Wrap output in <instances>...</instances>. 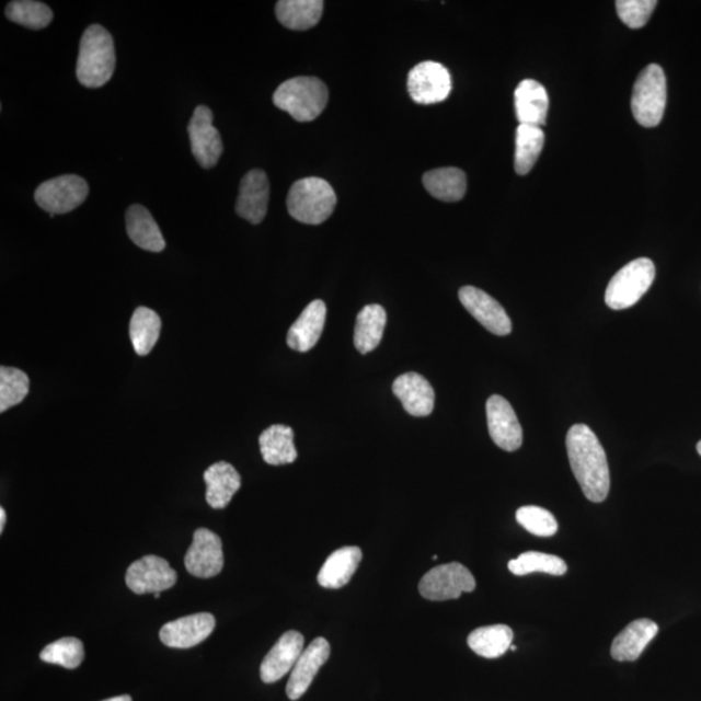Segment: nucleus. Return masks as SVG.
<instances>
[{
	"label": "nucleus",
	"mask_w": 701,
	"mask_h": 701,
	"mask_svg": "<svg viewBox=\"0 0 701 701\" xmlns=\"http://www.w3.org/2000/svg\"><path fill=\"white\" fill-rule=\"evenodd\" d=\"M566 450L572 471L587 499L605 502L611 489V473L598 437L587 425H574L567 432Z\"/></svg>",
	"instance_id": "obj_1"
},
{
	"label": "nucleus",
	"mask_w": 701,
	"mask_h": 701,
	"mask_svg": "<svg viewBox=\"0 0 701 701\" xmlns=\"http://www.w3.org/2000/svg\"><path fill=\"white\" fill-rule=\"evenodd\" d=\"M115 68L114 38L103 26L90 25L81 38L77 79L85 88H102L114 76Z\"/></svg>",
	"instance_id": "obj_2"
},
{
	"label": "nucleus",
	"mask_w": 701,
	"mask_h": 701,
	"mask_svg": "<svg viewBox=\"0 0 701 701\" xmlns=\"http://www.w3.org/2000/svg\"><path fill=\"white\" fill-rule=\"evenodd\" d=\"M327 101L329 90L315 77H296L279 85L273 94L276 107L299 123L315 120L324 112Z\"/></svg>",
	"instance_id": "obj_3"
},
{
	"label": "nucleus",
	"mask_w": 701,
	"mask_h": 701,
	"mask_svg": "<svg viewBox=\"0 0 701 701\" xmlns=\"http://www.w3.org/2000/svg\"><path fill=\"white\" fill-rule=\"evenodd\" d=\"M336 195L329 182L318 177L299 180L287 195V209L294 219L320 226L334 212Z\"/></svg>",
	"instance_id": "obj_4"
},
{
	"label": "nucleus",
	"mask_w": 701,
	"mask_h": 701,
	"mask_svg": "<svg viewBox=\"0 0 701 701\" xmlns=\"http://www.w3.org/2000/svg\"><path fill=\"white\" fill-rule=\"evenodd\" d=\"M655 275V264L647 257L636 258L623 266L608 284L607 306L616 311L635 306L654 284Z\"/></svg>",
	"instance_id": "obj_5"
},
{
	"label": "nucleus",
	"mask_w": 701,
	"mask_h": 701,
	"mask_svg": "<svg viewBox=\"0 0 701 701\" xmlns=\"http://www.w3.org/2000/svg\"><path fill=\"white\" fill-rule=\"evenodd\" d=\"M666 107V79L660 66L644 68L635 81L631 111L637 124L655 128L662 123Z\"/></svg>",
	"instance_id": "obj_6"
},
{
	"label": "nucleus",
	"mask_w": 701,
	"mask_h": 701,
	"mask_svg": "<svg viewBox=\"0 0 701 701\" xmlns=\"http://www.w3.org/2000/svg\"><path fill=\"white\" fill-rule=\"evenodd\" d=\"M89 185L76 174H65L48 180L35 191L37 205L50 215H65L87 200Z\"/></svg>",
	"instance_id": "obj_7"
},
{
	"label": "nucleus",
	"mask_w": 701,
	"mask_h": 701,
	"mask_svg": "<svg viewBox=\"0 0 701 701\" xmlns=\"http://www.w3.org/2000/svg\"><path fill=\"white\" fill-rule=\"evenodd\" d=\"M473 574L460 563L433 567L418 585L420 594L427 600L444 601L459 599L461 594L474 591Z\"/></svg>",
	"instance_id": "obj_8"
},
{
	"label": "nucleus",
	"mask_w": 701,
	"mask_h": 701,
	"mask_svg": "<svg viewBox=\"0 0 701 701\" xmlns=\"http://www.w3.org/2000/svg\"><path fill=\"white\" fill-rule=\"evenodd\" d=\"M409 93L418 104H436L447 100L451 93V74L437 61H423L409 74Z\"/></svg>",
	"instance_id": "obj_9"
},
{
	"label": "nucleus",
	"mask_w": 701,
	"mask_h": 701,
	"mask_svg": "<svg viewBox=\"0 0 701 701\" xmlns=\"http://www.w3.org/2000/svg\"><path fill=\"white\" fill-rule=\"evenodd\" d=\"M192 151L202 168H214L222 156L223 145L219 130L214 126V114L206 105L196 107L188 124Z\"/></svg>",
	"instance_id": "obj_10"
},
{
	"label": "nucleus",
	"mask_w": 701,
	"mask_h": 701,
	"mask_svg": "<svg viewBox=\"0 0 701 701\" xmlns=\"http://www.w3.org/2000/svg\"><path fill=\"white\" fill-rule=\"evenodd\" d=\"M125 581L135 594H156L172 588L177 582V573L165 559L149 555L129 566Z\"/></svg>",
	"instance_id": "obj_11"
},
{
	"label": "nucleus",
	"mask_w": 701,
	"mask_h": 701,
	"mask_svg": "<svg viewBox=\"0 0 701 701\" xmlns=\"http://www.w3.org/2000/svg\"><path fill=\"white\" fill-rule=\"evenodd\" d=\"M185 566L194 577H216L223 567V550L219 536L206 528L194 532V541L186 552Z\"/></svg>",
	"instance_id": "obj_12"
},
{
	"label": "nucleus",
	"mask_w": 701,
	"mask_h": 701,
	"mask_svg": "<svg viewBox=\"0 0 701 701\" xmlns=\"http://www.w3.org/2000/svg\"><path fill=\"white\" fill-rule=\"evenodd\" d=\"M487 424L491 439L502 450L514 452L522 445V427L509 402L493 395L486 404Z\"/></svg>",
	"instance_id": "obj_13"
},
{
	"label": "nucleus",
	"mask_w": 701,
	"mask_h": 701,
	"mask_svg": "<svg viewBox=\"0 0 701 701\" xmlns=\"http://www.w3.org/2000/svg\"><path fill=\"white\" fill-rule=\"evenodd\" d=\"M459 298L466 310L489 332L501 336L512 332V322L506 310L485 291L473 286H464L459 291Z\"/></svg>",
	"instance_id": "obj_14"
},
{
	"label": "nucleus",
	"mask_w": 701,
	"mask_h": 701,
	"mask_svg": "<svg viewBox=\"0 0 701 701\" xmlns=\"http://www.w3.org/2000/svg\"><path fill=\"white\" fill-rule=\"evenodd\" d=\"M215 628L214 614L196 613L165 623L159 636L168 647L192 648L205 642L214 633Z\"/></svg>",
	"instance_id": "obj_15"
},
{
	"label": "nucleus",
	"mask_w": 701,
	"mask_h": 701,
	"mask_svg": "<svg viewBox=\"0 0 701 701\" xmlns=\"http://www.w3.org/2000/svg\"><path fill=\"white\" fill-rule=\"evenodd\" d=\"M331 657V644L325 637H315L308 646L291 671L286 693L290 700H298L304 696L318 675L321 666Z\"/></svg>",
	"instance_id": "obj_16"
},
{
	"label": "nucleus",
	"mask_w": 701,
	"mask_h": 701,
	"mask_svg": "<svg viewBox=\"0 0 701 701\" xmlns=\"http://www.w3.org/2000/svg\"><path fill=\"white\" fill-rule=\"evenodd\" d=\"M304 651V636L298 631H287L265 656L261 666L264 683H275L294 669Z\"/></svg>",
	"instance_id": "obj_17"
},
{
	"label": "nucleus",
	"mask_w": 701,
	"mask_h": 701,
	"mask_svg": "<svg viewBox=\"0 0 701 701\" xmlns=\"http://www.w3.org/2000/svg\"><path fill=\"white\" fill-rule=\"evenodd\" d=\"M268 175L261 170L250 171L241 181L235 210L238 216L254 226L261 223L266 216L269 203Z\"/></svg>",
	"instance_id": "obj_18"
},
{
	"label": "nucleus",
	"mask_w": 701,
	"mask_h": 701,
	"mask_svg": "<svg viewBox=\"0 0 701 701\" xmlns=\"http://www.w3.org/2000/svg\"><path fill=\"white\" fill-rule=\"evenodd\" d=\"M392 391L411 416H429L434 410L436 392L429 381L415 371L398 377L392 384Z\"/></svg>",
	"instance_id": "obj_19"
},
{
	"label": "nucleus",
	"mask_w": 701,
	"mask_h": 701,
	"mask_svg": "<svg viewBox=\"0 0 701 701\" xmlns=\"http://www.w3.org/2000/svg\"><path fill=\"white\" fill-rule=\"evenodd\" d=\"M325 321L326 306L324 301L313 300L287 333V345L299 353L312 349L318 345L322 331H324Z\"/></svg>",
	"instance_id": "obj_20"
},
{
	"label": "nucleus",
	"mask_w": 701,
	"mask_h": 701,
	"mask_svg": "<svg viewBox=\"0 0 701 701\" xmlns=\"http://www.w3.org/2000/svg\"><path fill=\"white\" fill-rule=\"evenodd\" d=\"M658 633V627L647 619L635 620L614 637L611 654L616 662H635Z\"/></svg>",
	"instance_id": "obj_21"
},
{
	"label": "nucleus",
	"mask_w": 701,
	"mask_h": 701,
	"mask_svg": "<svg viewBox=\"0 0 701 701\" xmlns=\"http://www.w3.org/2000/svg\"><path fill=\"white\" fill-rule=\"evenodd\" d=\"M516 116L521 125H535L541 128L549 114V94L542 83L524 80L515 91Z\"/></svg>",
	"instance_id": "obj_22"
},
{
	"label": "nucleus",
	"mask_w": 701,
	"mask_h": 701,
	"mask_svg": "<svg viewBox=\"0 0 701 701\" xmlns=\"http://www.w3.org/2000/svg\"><path fill=\"white\" fill-rule=\"evenodd\" d=\"M363 559L359 547H342L329 556L318 576L319 585L331 590L345 587Z\"/></svg>",
	"instance_id": "obj_23"
},
{
	"label": "nucleus",
	"mask_w": 701,
	"mask_h": 701,
	"mask_svg": "<svg viewBox=\"0 0 701 701\" xmlns=\"http://www.w3.org/2000/svg\"><path fill=\"white\" fill-rule=\"evenodd\" d=\"M205 482L207 485L206 501L209 506L214 509H223L240 490L241 475L229 462L220 461L207 469Z\"/></svg>",
	"instance_id": "obj_24"
},
{
	"label": "nucleus",
	"mask_w": 701,
	"mask_h": 701,
	"mask_svg": "<svg viewBox=\"0 0 701 701\" xmlns=\"http://www.w3.org/2000/svg\"><path fill=\"white\" fill-rule=\"evenodd\" d=\"M126 231L139 249L151 252L165 249V241L156 219L143 206L135 205L126 210Z\"/></svg>",
	"instance_id": "obj_25"
},
{
	"label": "nucleus",
	"mask_w": 701,
	"mask_h": 701,
	"mask_svg": "<svg viewBox=\"0 0 701 701\" xmlns=\"http://www.w3.org/2000/svg\"><path fill=\"white\" fill-rule=\"evenodd\" d=\"M264 461L269 466H285L298 459L294 445V432L290 426L273 425L258 438Z\"/></svg>",
	"instance_id": "obj_26"
},
{
	"label": "nucleus",
	"mask_w": 701,
	"mask_h": 701,
	"mask_svg": "<svg viewBox=\"0 0 701 701\" xmlns=\"http://www.w3.org/2000/svg\"><path fill=\"white\" fill-rule=\"evenodd\" d=\"M324 2L321 0H279L276 15L291 31H307L320 23Z\"/></svg>",
	"instance_id": "obj_27"
},
{
	"label": "nucleus",
	"mask_w": 701,
	"mask_h": 701,
	"mask_svg": "<svg viewBox=\"0 0 701 701\" xmlns=\"http://www.w3.org/2000/svg\"><path fill=\"white\" fill-rule=\"evenodd\" d=\"M424 186L434 198L459 202L467 193V175L459 168H439L424 174Z\"/></svg>",
	"instance_id": "obj_28"
},
{
	"label": "nucleus",
	"mask_w": 701,
	"mask_h": 701,
	"mask_svg": "<svg viewBox=\"0 0 701 701\" xmlns=\"http://www.w3.org/2000/svg\"><path fill=\"white\" fill-rule=\"evenodd\" d=\"M386 319H388L386 311L378 304L364 307L357 314L354 342L360 354L371 353L380 345Z\"/></svg>",
	"instance_id": "obj_29"
},
{
	"label": "nucleus",
	"mask_w": 701,
	"mask_h": 701,
	"mask_svg": "<svg viewBox=\"0 0 701 701\" xmlns=\"http://www.w3.org/2000/svg\"><path fill=\"white\" fill-rule=\"evenodd\" d=\"M514 631L507 625H493L475 629L468 636V646L474 654L486 657H501L510 648Z\"/></svg>",
	"instance_id": "obj_30"
},
{
	"label": "nucleus",
	"mask_w": 701,
	"mask_h": 701,
	"mask_svg": "<svg viewBox=\"0 0 701 701\" xmlns=\"http://www.w3.org/2000/svg\"><path fill=\"white\" fill-rule=\"evenodd\" d=\"M161 332V320L150 308L139 307L133 313L129 326L131 345L139 356L149 355L156 347Z\"/></svg>",
	"instance_id": "obj_31"
},
{
	"label": "nucleus",
	"mask_w": 701,
	"mask_h": 701,
	"mask_svg": "<svg viewBox=\"0 0 701 701\" xmlns=\"http://www.w3.org/2000/svg\"><path fill=\"white\" fill-rule=\"evenodd\" d=\"M544 146V133L535 125H518L516 133L515 170L528 174L536 165Z\"/></svg>",
	"instance_id": "obj_32"
},
{
	"label": "nucleus",
	"mask_w": 701,
	"mask_h": 701,
	"mask_svg": "<svg viewBox=\"0 0 701 701\" xmlns=\"http://www.w3.org/2000/svg\"><path fill=\"white\" fill-rule=\"evenodd\" d=\"M508 570L516 576L541 572L551 576H564L567 571L565 561L555 555L542 552H525L515 560H510Z\"/></svg>",
	"instance_id": "obj_33"
},
{
	"label": "nucleus",
	"mask_w": 701,
	"mask_h": 701,
	"mask_svg": "<svg viewBox=\"0 0 701 701\" xmlns=\"http://www.w3.org/2000/svg\"><path fill=\"white\" fill-rule=\"evenodd\" d=\"M7 19L19 25L30 27V30H44L53 21L50 7L33 0H15L9 3L5 9Z\"/></svg>",
	"instance_id": "obj_34"
},
{
	"label": "nucleus",
	"mask_w": 701,
	"mask_h": 701,
	"mask_svg": "<svg viewBox=\"0 0 701 701\" xmlns=\"http://www.w3.org/2000/svg\"><path fill=\"white\" fill-rule=\"evenodd\" d=\"M30 394V377L23 370L0 368V412H5L24 401Z\"/></svg>",
	"instance_id": "obj_35"
},
{
	"label": "nucleus",
	"mask_w": 701,
	"mask_h": 701,
	"mask_svg": "<svg viewBox=\"0 0 701 701\" xmlns=\"http://www.w3.org/2000/svg\"><path fill=\"white\" fill-rule=\"evenodd\" d=\"M39 658L47 664L65 666L67 669H76L85 658V648L77 637H61L41 652Z\"/></svg>",
	"instance_id": "obj_36"
},
{
	"label": "nucleus",
	"mask_w": 701,
	"mask_h": 701,
	"mask_svg": "<svg viewBox=\"0 0 701 701\" xmlns=\"http://www.w3.org/2000/svg\"><path fill=\"white\" fill-rule=\"evenodd\" d=\"M516 520L530 535L550 538L556 535L559 525L555 516L541 507L526 506L517 510Z\"/></svg>",
	"instance_id": "obj_37"
},
{
	"label": "nucleus",
	"mask_w": 701,
	"mask_h": 701,
	"mask_svg": "<svg viewBox=\"0 0 701 701\" xmlns=\"http://www.w3.org/2000/svg\"><path fill=\"white\" fill-rule=\"evenodd\" d=\"M656 5V0H619L616 10L623 24L631 30H640L648 23Z\"/></svg>",
	"instance_id": "obj_38"
},
{
	"label": "nucleus",
	"mask_w": 701,
	"mask_h": 701,
	"mask_svg": "<svg viewBox=\"0 0 701 701\" xmlns=\"http://www.w3.org/2000/svg\"><path fill=\"white\" fill-rule=\"evenodd\" d=\"M7 521V515L4 508H0V532H3Z\"/></svg>",
	"instance_id": "obj_39"
},
{
	"label": "nucleus",
	"mask_w": 701,
	"mask_h": 701,
	"mask_svg": "<svg viewBox=\"0 0 701 701\" xmlns=\"http://www.w3.org/2000/svg\"><path fill=\"white\" fill-rule=\"evenodd\" d=\"M103 701H133L129 696L115 697Z\"/></svg>",
	"instance_id": "obj_40"
},
{
	"label": "nucleus",
	"mask_w": 701,
	"mask_h": 701,
	"mask_svg": "<svg viewBox=\"0 0 701 701\" xmlns=\"http://www.w3.org/2000/svg\"><path fill=\"white\" fill-rule=\"evenodd\" d=\"M698 452H699V455L701 456V440H700V441H699V444H698Z\"/></svg>",
	"instance_id": "obj_41"
},
{
	"label": "nucleus",
	"mask_w": 701,
	"mask_h": 701,
	"mask_svg": "<svg viewBox=\"0 0 701 701\" xmlns=\"http://www.w3.org/2000/svg\"><path fill=\"white\" fill-rule=\"evenodd\" d=\"M160 594L161 593H156V594H153V596H156V598L158 599V598H160Z\"/></svg>",
	"instance_id": "obj_42"
},
{
	"label": "nucleus",
	"mask_w": 701,
	"mask_h": 701,
	"mask_svg": "<svg viewBox=\"0 0 701 701\" xmlns=\"http://www.w3.org/2000/svg\"><path fill=\"white\" fill-rule=\"evenodd\" d=\"M509 650H510V651H517V647H516V646H510V648H509Z\"/></svg>",
	"instance_id": "obj_43"
}]
</instances>
